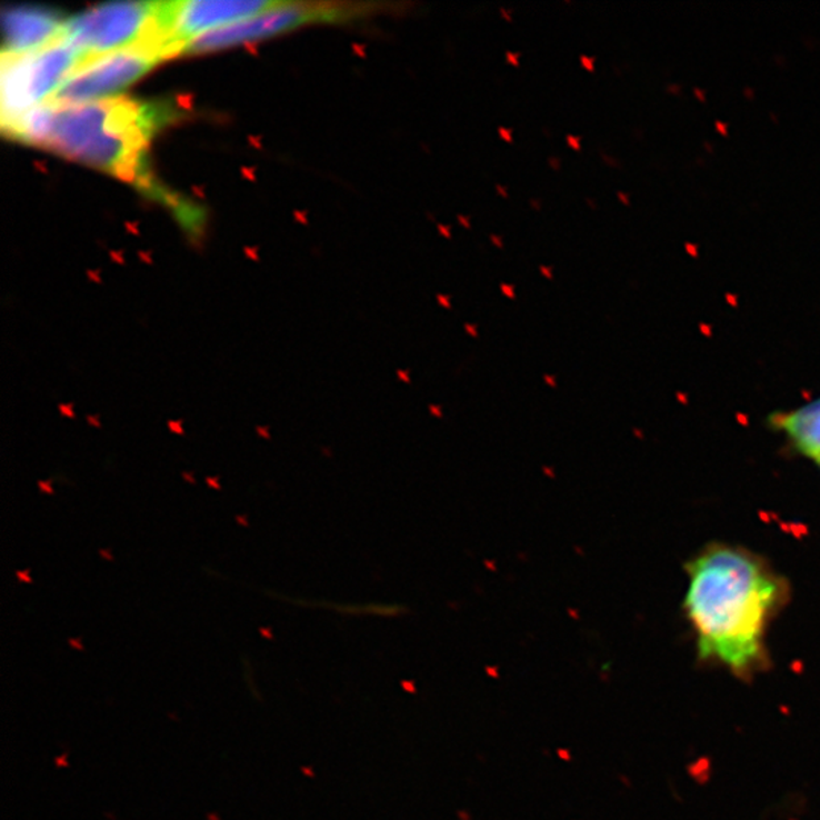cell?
<instances>
[{
  "label": "cell",
  "mask_w": 820,
  "mask_h": 820,
  "mask_svg": "<svg viewBox=\"0 0 820 820\" xmlns=\"http://www.w3.org/2000/svg\"><path fill=\"white\" fill-rule=\"evenodd\" d=\"M687 570L683 607L699 658L747 677L763 660L766 629L780 600V583L760 561L727 546L710 547Z\"/></svg>",
  "instance_id": "1"
},
{
  "label": "cell",
  "mask_w": 820,
  "mask_h": 820,
  "mask_svg": "<svg viewBox=\"0 0 820 820\" xmlns=\"http://www.w3.org/2000/svg\"><path fill=\"white\" fill-rule=\"evenodd\" d=\"M172 113L176 110L163 103L123 98L60 107L46 149L151 190L149 140L172 119Z\"/></svg>",
  "instance_id": "2"
},
{
  "label": "cell",
  "mask_w": 820,
  "mask_h": 820,
  "mask_svg": "<svg viewBox=\"0 0 820 820\" xmlns=\"http://www.w3.org/2000/svg\"><path fill=\"white\" fill-rule=\"evenodd\" d=\"M392 3L384 2H283L242 22L206 32L178 49L177 57L222 51L284 34L308 24H347L367 22L391 14Z\"/></svg>",
  "instance_id": "3"
},
{
  "label": "cell",
  "mask_w": 820,
  "mask_h": 820,
  "mask_svg": "<svg viewBox=\"0 0 820 820\" xmlns=\"http://www.w3.org/2000/svg\"><path fill=\"white\" fill-rule=\"evenodd\" d=\"M160 11L161 2L103 3L66 20L58 40L89 60L132 48L163 52Z\"/></svg>",
  "instance_id": "4"
},
{
  "label": "cell",
  "mask_w": 820,
  "mask_h": 820,
  "mask_svg": "<svg viewBox=\"0 0 820 820\" xmlns=\"http://www.w3.org/2000/svg\"><path fill=\"white\" fill-rule=\"evenodd\" d=\"M87 61L89 58L60 40L27 56L2 57V128L10 127L36 106L48 102L70 74Z\"/></svg>",
  "instance_id": "5"
},
{
  "label": "cell",
  "mask_w": 820,
  "mask_h": 820,
  "mask_svg": "<svg viewBox=\"0 0 820 820\" xmlns=\"http://www.w3.org/2000/svg\"><path fill=\"white\" fill-rule=\"evenodd\" d=\"M163 60V52L154 48H132L91 58L70 74L48 102L74 107L110 101Z\"/></svg>",
  "instance_id": "6"
},
{
  "label": "cell",
  "mask_w": 820,
  "mask_h": 820,
  "mask_svg": "<svg viewBox=\"0 0 820 820\" xmlns=\"http://www.w3.org/2000/svg\"><path fill=\"white\" fill-rule=\"evenodd\" d=\"M283 0H164V60L206 32L242 22L279 7Z\"/></svg>",
  "instance_id": "7"
},
{
  "label": "cell",
  "mask_w": 820,
  "mask_h": 820,
  "mask_svg": "<svg viewBox=\"0 0 820 820\" xmlns=\"http://www.w3.org/2000/svg\"><path fill=\"white\" fill-rule=\"evenodd\" d=\"M66 20L60 11L41 7H7L2 10V57L27 56L58 40Z\"/></svg>",
  "instance_id": "8"
},
{
  "label": "cell",
  "mask_w": 820,
  "mask_h": 820,
  "mask_svg": "<svg viewBox=\"0 0 820 820\" xmlns=\"http://www.w3.org/2000/svg\"><path fill=\"white\" fill-rule=\"evenodd\" d=\"M773 424L792 439L794 447L813 461L820 458V400L792 412L777 413Z\"/></svg>",
  "instance_id": "9"
},
{
  "label": "cell",
  "mask_w": 820,
  "mask_h": 820,
  "mask_svg": "<svg viewBox=\"0 0 820 820\" xmlns=\"http://www.w3.org/2000/svg\"><path fill=\"white\" fill-rule=\"evenodd\" d=\"M58 109L60 107L52 106L51 102L40 103L10 127L2 128L3 134L29 147L48 148L56 127Z\"/></svg>",
  "instance_id": "10"
},
{
  "label": "cell",
  "mask_w": 820,
  "mask_h": 820,
  "mask_svg": "<svg viewBox=\"0 0 820 820\" xmlns=\"http://www.w3.org/2000/svg\"><path fill=\"white\" fill-rule=\"evenodd\" d=\"M816 462H818V466L820 467V458H819V459H818V461H816Z\"/></svg>",
  "instance_id": "11"
}]
</instances>
